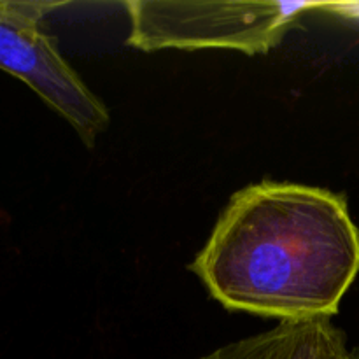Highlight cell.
Returning a JSON list of instances; mask_svg holds the SVG:
<instances>
[{"label":"cell","instance_id":"obj_2","mask_svg":"<svg viewBox=\"0 0 359 359\" xmlns=\"http://www.w3.org/2000/svg\"><path fill=\"white\" fill-rule=\"evenodd\" d=\"M316 2H125L128 44L140 51L233 49L265 55L280 44L302 14Z\"/></svg>","mask_w":359,"mask_h":359},{"label":"cell","instance_id":"obj_4","mask_svg":"<svg viewBox=\"0 0 359 359\" xmlns=\"http://www.w3.org/2000/svg\"><path fill=\"white\" fill-rule=\"evenodd\" d=\"M346 333L332 318L279 323L269 332L245 337L195 359H347Z\"/></svg>","mask_w":359,"mask_h":359},{"label":"cell","instance_id":"obj_3","mask_svg":"<svg viewBox=\"0 0 359 359\" xmlns=\"http://www.w3.org/2000/svg\"><path fill=\"white\" fill-rule=\"evenodd\" d=\"M55 4L0 0V70L23 81L93 147L111 123L109 109L65 62L42 28Z\"/></svg>","mask_w":359,"mask_h":359},{"label":"cell","instance_id":"obj_1","mask_svg":"<svg viewBox=\"0 0 359 359\" xmlns=\"http://www.w3.org/2000/svg\"><path fill=\"white\" fill-rule=\"evenodd\" d=\"M189 270L226 311L333 318L359 276V230L344 195L262 181L231 196Z\"/></svg>","mask_w":359,"mask_h":359},{"label":"cell","instance_id":"obj_5","mask_svg":"<svg viewBox=\"0 0 359 359\" xmlns=\"http://www.w3.org/2000/svg\"><path fill=\"white\" fill-rule=\"evenodd\" d=\"M347 359H359V347H353V349H351L349 358Z\"/></svg>","mask_w":359,"mask_h":359}]
</instances>
